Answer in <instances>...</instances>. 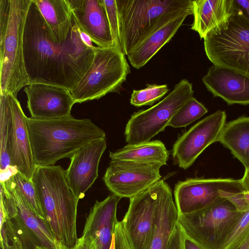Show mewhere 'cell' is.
Wrapping results in <instances>:
<instances>
[{
    "label": "cell",
    "mask_w": 249,
    "mask_h": 249,
    "mask_svg": "<svg viewBox=\"0 0 249 249\" xmlns=\"http://www.w3.org/2000/svg\"><path fill=\"white\" fill-rule=\"evenodd\" d=\"M32 1L23 34L24 62L30 83L58 86L70 91L89 68L94 51L82 40L74 19L67 39L56 42Z\"/></svg>",
    "instance_id": "1"
},
{
    "label": "cell",
    "mask_w": 249,
    "mask_h": 249,
    "mask_svg": "<svg viewBox=\"0 0 249 249\" xmlns=\"http://www.w3.org/2000/svg\"><path fill=\"white\" fill-rule=\"evenodd\" d=\"M26 122L37 166L53 165L62 159H71L81 147L106 137L104 131L89 119L71 115L47 120L27 117Z\"/></svg>",
    "instance_id": "2"
},
{
    "label": "cell",
    "mask_w": 249,
    "mask_h": 249,
    "mask_svg": "<svg viewBox=\"0 0 249 249\" xmlns=\"http://www.w3.org/2000/svg\"><path fill=\"white\" fill-rule=\"evenodd\" d=\"M32 180L46 222L56 240L68 247L76 243L79 200L68 185L65 170L60 166H37Z\"/></svg>",
    "instance_id": "3"
},
{
    "label": "cell",
    "mask_w": 249,
    "mask_h": 249,
    "mask_svg": "<svg viewBox=\"0 0 249 249\" xmlns=\"http://www.w3.org/2000/svg\"><path fill=\"white\" fill-rule=\"evenodd\" d=\"M123 53L132 49L160 24L179 11L193 9L192 0H116Z\"/></svg>",
    "instance_id": "4"
},
{
    "label": "cell",
    "mask_w": 249,
    "mask_h": 249,
    "mask_svg": "<svg viewBox=\"0 0 249 249\" xmlns=\"http://www.w3.org/2000/svg\"><path fill=\"white\" fill-rule=\"evenodd\" d=\"M32 0H10V17L3 38L0 40V94L17 96L30 84L26 72L23 51V34Z\"/></svg>",
    "instance_id": "5"
},
{
    "label": "cell",
    "mask_w": 249,
    "mask_h": 249,
    "mask_svg": "<svg viewBox=\"0 0 249 249\" xmlns=\"http://www.w3.org/2000/svg\"><path fill=\"white\" fill-rule=\"evenodd\" d=\"M244 213L228 200L200 211L178 216L184 236L203 249H222Z\"/></svg>",
    "instance_id": "6"
},
{
    "label": "cell",
    "mask_w": 249,
    "mask_h": 249,
    "mask_svg": "<svg viewBox=\"0 0 249 249\" xmlns=\"http://www.w3.org/2000/svg\"><path fill=\"white\" fill-rule=\"evenodd\" d=\"M93 50L89 68L70 90L75 104L99 99L109 93H120L131 72L125 55L114 47L96 46Z\"/></svg>",
    "instance_id": "7"
},
{
    "label": "cell",
    "mask_w": 249,
    "mask_h": 249,
    "mask_svg": "<svg viewBox=\"0 0 249 249\" xmlns=\"http://www.w3.org/2000/svg\"><path fill=\"white\" fill-rule=\"evenodd\" d=\"M193 85L182 79L161 101L151 107L134 113L124 131L128 144H136L150 141L164 130L178 110L193 97Z\"/></svg>",
    "instance_id": "8"
},
{
    "label": "cell",
    "mask_w": 249,
    "mask_h": 249,
    "mask_svg": "<svg viewBox=\"0 0 249 249\" xmlns=\"http://www.w3.org/2000/svg\"><path fill=\"white\" fill-rule=\"evenodd\" d=\"M204 45L213 65L249 75V24L238 7L228 28L207 35Z\"/></svg>",
    "instance_id": "9"
},
{
    "label": "cell",
    "mask_w": 249,
    "mask_h": 249,
    "mask_svg": "<svg viewBox=\"0 0 249 249\" xmlns=\"http://www.w3.org/2000/svg\"><path fill=\"white\" fill-rule=\"evenodd\" d=\"M165 182L160 179L130 198L127 211L122 221L131 249H149L160 196Z\"/></svg>",
    "instance_id": "10"
},
{
    "label": "cell",
    "mask_w": 249,
    "mask_h": 249,
    "mask_svg": "<svg viewBox=\"0 0 249 249\" xmlns=\"http://www.w3.org/2000/svg\"><path fill=\"white\" fill-rule=\"evenodd\" d=\"M244 191L241 179L189 178L176 184L175 204L179 215L187 214L225 199L228 193Z\"/></svg>",
    "instance_id": "11"
},
{
    "label": "cell",
    "mask_w": 249,
    "mask_h": 249,
    "mask_svg": "<svg viewBox=\"0 0 249 249\" xmlns=\"http://www.w3.org/2000/svg\"><path fill=\"white\" fill-rule=\"evenodd\" d=\"M162 166L157 162L111 160L103 180L112 194L130 199L161 179Z\"/></svg>",
    "instance_id": "12"
},
{
    "label": "cell",
    "mask_w": 249,
    "mask_h": 249,
    "mask_svg": "<svg viewBox=\"0 0 249 249\" xmlns=\"http://www.w3.org/2000/svg\"><path fill=\"white\" fill-rule=\"evenodd\" d=\"M226 119L224 111H216L180 135L173 146L174 163L184 170L190 167L208 146L218 141Z\"/></svg>",
    "instance_id": "13"
},
{
    "label": "cell",
    "mask_w": 249,
    "mask_h": 249,
    "mask_svg": "<svg viewBox=\"0 0 249 249\" xmlns=\"http://www.w3.org/2000/svg\"><path fill=\"white\" fill-rule=\"evenodd\" d=\"M31 118L53 120L71 116L75 104L68 89L55 85L32 83L24 90Z\"/></svg>",
    "instance_id": "14"
},
{
    "label": "cell",
    "mask_w": 249,
    "mask_h": 249,
    "mask_svg": "<svg viewBox=\"0 0 249 249\" xmlns=\"http://www.w3.org/2000/svg\"><path fill=\"white\" fill-rule=\"evenodd\" d=\"M106 147V137L84 146L71 158L66 179L78 200L85 196L98 178L100 160Z\"/></svg>",
    "instance_id": "15"
},
{
    "label": "cell",
    "mask_w": 249,
    "mask_h": 249,
    "mask_svg": "<svg viewBox=\"0 0 249 249\" xmlns=\"http://www.w3.org/2000/svg\"><path fill=\"white\" fill-rule=\"evenodd\" d=\"M0 183L10 192L12 206L21 223L25 249H31L36 245L46 249H57L56 240L46 221L35 213L9 179Z\"/></svg>",
    "instance_id": "16"
},
{
    "label": "cell",
    "mask_w": 249,
    "mask_h": 249,
    "mask_svg": "<svg viewBox=\"0 0 249 249\" xmlns=\"http://www.w3.org/2000/svg\"><path fill=\"white\" fill-rule=\"evenodd\" d=\"M67 0L77 25L93 43L99 47H114L102 0Z\"/></svg>",
    "instance_id": "17"
},
{
    "label": "cell",
    "mask_w": 249,
    "mask_h": 249,
    "mask_svg": "<svg viewBox=\"0 0 249 249\" xmlns=\"http://www.w3.org/2000/svg\"><path fill=\"white\" fill-rule=\"evenodd\" d=\"M8 95L13 117L9 151L11 166L16 167L18 172L32 180L37 166L31 147L27 117L17 97L11 94Z\"/></svg>",
    "instance_id": "18"
},
{
    "label": "cell",
    "mask_w": 249,
    "mask_h": 249,
    "mask_svg": "<svg viewBox=\"0 0 249 249\" xmlns=\"http://www.w3.org/2000/svg\"><path fill=\"white\" fill-rule=\"evenodd\" d=\"M207 90L228 105L249 104V75L213 65L202 78Z\"/></svg>",
    "instance_id": "19"
},
{
    "label": "cell",
    "mask_w": 249,
    "mask_h": 249,
    "mask_svg": "<svg viewBox=\"0 0 249 249\" xmlns=\"http://www.w3.org/2000/svg\"><path fill=\"white\" fill-rule=\"evenodd\" d=\"M193 3L191 29L203 39L227 29L237 11L235 0H195Z\"/></svg>",
    "instance_id": "20"
},
{
    "label": "cell",
    "mask_w": 249,
    "mask_h": 249,
    "mask_svg": "<svg viewBox=\"0 0 249 249\" xmlns=\"http://www.w3.org/2000/svg\"><path fill=\"white\" fill-rule=\"evenodd\" d=\"M120 196L112 194L96 201L86 218L82 235L89 237L97 249H109L116 224Z\"/></svg>",
    "instance_id": "21"
},
{
    "label": "cell",
    "mask_w": 249,
    "mask_h": 249,
    "mask_svg": "<svg viewBox=\"0 0 249 249\" xmlns=\"http://www.w3.org/2000/svg\"><path fill=\"white\" fill-rule=\"evenodd\" d=\"M187 16L163 22L144 38L127 56L132 67L139 69L144 66L171 39Z\"/></svg>",
    "instance_id": "22"
},
{
    "label": "cell",
    "mask_w": 249,
    "mask_h": 249,
    "mask_svg": "<svg viewBox=\"0 0 249 249\" xmlns=\"http://www.w3.org/2000/svg\"><path fill=\"white\" fill-rule=\"evenodd\" d=\"M178 216L173 201L172 190L165 182L160 196L149 249H167L172 234L178 224Z\"/></svg>",
    "instance_id": "23"
},
{
    "label": "cell",
    "mask_w": 249,
    "mask_h": 249,
    "mask_svg": "<svg viewBox=\"0 0 249 249\" xmlns=\"http://www.w3.org/2000/svg\"><path fill=\"white\" fill-rule=\"evenodd\" d=\"M47 24L53 39L65 41L74 22L67 0H32Z\"/></svg>",
    "instance_id": "24"
},
{
    "label": "cell",
    "mask_w": 249,
    "mask_h": 249,
    "mask_svg": "<svg viewBox=\"0 0 249 249\" xmlns=\"http://www.w3.org/2000/svg\"><path fill=\"white\" fill-rule=\"evenodd\" d=\"M249 169V117L242 116L226 123L218 141Z\"/></svg>",
    "instance_id": "25"
},
{
    "label": "cell",
    "mask_w": 249,
    "mask_h": 249,
    "mask_svg": "<svg viewBox=\"0 0 249 249\" xmlns=\"http://www.w3.org/2000/svg\"><path fill=\"white\" fill-rule=\"evenodd\" d=\"M169 152L159 140L143 143L128 144L114 152H109L111 160H127L138 162H157L167 164Z\"/></svg>",
    "instance_id": "26"
},
{
    "label": "cell",
    "mask_w": 249,
    "mask_h": 249,
    "mask_svg": "<svg viewBox=\"0 0 249 249\" xmlns=\"http://www.w3.org/2000/svg\"><path fill=\"white\" fill-rule=\"evenodd\" d=\"M13 126L12 109L8 94H0V169L11 166L10 144Z\"/></svg>",
    "instance_id": "27"
},
{
    "label": "cell",
    "mask_w": 249,
    "mask_h": 249,
    "mask_svg": "<svg viewBox=\"0 0 249 249\" xmlns=\"http://www.w3.org/2000/svg\"><path fill=\"white\" fill-rule=\"evenodd\" d=\"M0 235L2 249H24L18 231L0 200Z\"/></svg>",
    "instance_id": "28"
},
{
    "label": "cell",
    "mask_w": 249,
    "mask_h": 249,
    "mask_svg": "<svg viewBox=\"0 0 249 249\" xmlns=\"http://www.w3.org/2000/svg\"><path fill=\"white\" fill-rule=\"evenodd\" d=\"M207 112L205 107L193 97L178 110L167 126L174 128L186 127Z\"/></svg>",
    "instance_id": "29"
},
{
    "label": "cell",
    "mask_w": 249,
    "mask_h": 249,
    "mask_svg": "<svg viewBox=\"0 0 249 249\" xmlns=\"http://www.w3.org/2000/svg\"><path fill=\"white\" fill-rule=\"evenodd\" d=\"M8 179L24 197L35 213L41 219L45 221L38 195L32 180L18 172Z\"/></svg>",
    "instance_id": "30"
},
{
    "label": "cell",
    "mask_w": 249,
    "mask_h": 249,
    "mask_svg": "<svg viewBox=\"0 0 249 249\" xmlns=\"http://www.w3.org/2000/svg\"><path fill=\"white\" fill-rule=\"evenodd\" d=\"M142 89L133 90L130 98V104L137 107L151 106L160 99L169 91L166 84H146Z\"/></svg>",
    "instance_id": "31"
},
{
    "label": "cell",
    "mask_w": 249,
    "mask_h": 249,
    "mask_svg": "<svg viewBox=\"0 0 249 249\" xmlns=\"http://www.w3.org/2000/svg\"><path fill=\"white\" fill-rule=\"evenodd\" d=\"M102 1L106 11L114 48L124 53L116 1V0H102Z\"/></svg>",
    "instance_id": "32"
},
{
    "label": "cell",
    "mask_w": 249,
    "mask_h": 249,
    "mask_svg": "<svg viewBox=\"0 0 249 249\" xmlns=\"http://www.w3.org/2000/svg\"><path fill=\"white\" fill-rule=\"evenodd\" d=\"M249 236V210L238 222L222 249H239Z\"/></svg>",
    "instance_id": "33"
},
{
    "label": "cell",
    "mask_w": 249,
    "mask_h": 249,
    "mask_svg": "<svg viewBox=\"0 0 249 249\" xmlns=\"http://www.w3.org/2000/svg\"><path fill=\"white\" fill-rule=\"evenodd\" d=\"M10 0H0V40L3 38L8 24Z\"/></svg>",
    "instance_id": "34"
},
{
    "label": "cell",
    "mask_w": 249,
    "mask_h": 249,
    "mask_svg": "<svg viewBox=\"0 0 249 249\" xmlns=\"http://www.w3.org/2000/svg\"><path fill=\"white\" fill-rule=\"evenodd\" d=\"M57 249H97L96 245L91 238L86 235H82L78 238L75 244L69 248L56 240Z\"/></svg>",
    "instance_id": "35"
},
{
    "label": "cell",
    "mask_w": 249,
    "mask_h": 249,
    "mask_svg": "<svg viewBox=\"0 0 249 249\" xmlns=\"http://www.w3.org/2000/svg\"><path fill=\"white\" fill-rule=\"evenodd\" d=\"M115 249H131L128 243L122 221H118L115 231Z\"/></svg>",
    "instance_id": "36"
},
{
    "label": "cell",
    "mask_w": 249,
    "mask_h": 249,
    "mask_svg": "<svg viewBox=\"0 0 249 249\" xmlns=\"http://www.w3.org/2000/svg\"><path fill=\"white\" fill-rule=\"evenodd\" d=\"M184 235L178 224L172 234L167 249H184Z\"/></svg>",
    "instance_id": "37"
},
{
    "label": "cell",
    "mask_w": 249,
    "mask_h": 249,
    "mask_svg": "<svg viewBox=\"0 0 249 249\" xmlns=\"http://www.w3.org/2000/svg\"><path fill=\"white\" fill-rule=\"evenodd\" d=\"M235 2L249 24V0H235Z\"/></svg>",
    "instance_id": "38"
},
{
    "label": "cell",
    "mask_w": 249,
    "mask_h": 249,
    "mask_svg": "<svg viewBox=\"0 0 249 249\" xmlns=\"http://www.w3.org/2000/svg\"><path fill=\"white\" fill-rule=\"evenodd\" d=\"M80 36L83 42L89 48L94 50L96 46L93 45V42L90 37L87 34L81 30Z\"/></svg>",
    "instance_id": "39"
},
{
    "label": "cell",
    "mask_w": 249,
    "mask_h": 249,
    "mask_svg": "<svg viewBox=\"0 0 249 249\" xmlns=\"http://www.w3.org/2000/svg\"><path fill=\"white\" fill-rule=\"evenodd\" d=\"M241 181L245 190L249 192V169H245L243 177Z\"/></svg>",
    "instance_id": "40"
},
{
    "label": "cell",
    "mask_w": 249,
    "mask_h": 249,
    "mask_svg": "<svg viewBox=\"0 0 249 249\" xmlns=\"http://www.w3.org/2000/svg\"><path fill=\"white\" fill-rule=\"evenodd\" d=\"M184 249H203L185 236L184 238Z\"/></svg>",
    "instance_id": "41"
},
{
    "label": "cell",
    "mask_w": 249,
    "mask_h": 249,
    "mask_svg": "<svg viewBox=\"0 0 249 249\" xmlns=\"http://www.w3.org/2000/svg\"><path fill=\"white\" fill-rule=\"evenodd\" d=\"M109 249H115V238L114 233L113 235V237Z\"/></svg>",
    "instance_id": "42"
},
{
    "label": "cell",
    "mask_w": 249,
    "mask_h": 249,
    "mask_svg": "<svg viewBox=\"0 0 249 249\" xmlns=\"http://www.w3.org/2000/svg\"><path fill=\"white\" fill-rule=\"evenodd\" d=\"M31 249H46L40 245H36V246H34Z\"/></svg>",
    "instance_id": "43"
}]
</instances>
